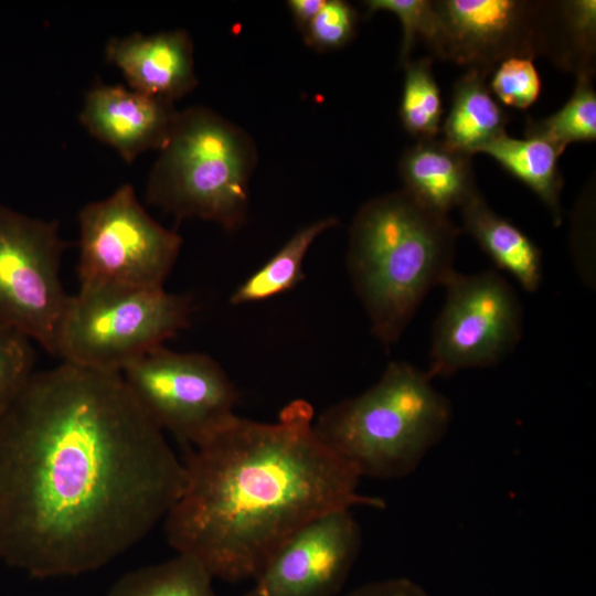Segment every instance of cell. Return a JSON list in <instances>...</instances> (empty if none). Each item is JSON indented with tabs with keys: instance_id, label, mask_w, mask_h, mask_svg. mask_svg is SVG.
<instances>
[{
	"instance_id": "obj_1",
	"label": "cell",
	"mask_w": 596,
	"mask_h": 596,
	"mask_svg": "<svg viewBox=\"0 0 596 596\" xmlns=\"http://www.w3.org/2000/svg\"><path fill=\"white\" fill-rule=\"evenodd\" d=\"M184 481L121 374L35 371L0 419V560L41 579L97 571L166 518Z\"/></svg>"
},
{
	"instance_id": "obj_10",
	"label": "cell",
	"mask_w": 596,
	"mask_h": 596,
	"mask_svg": "<svg viewBox=\"0 0 596 596\" xmlns=\"http://www.w3.org/2000/svg\"><path fill=\"white\" fill-rule=\"evenodd\" d=\"M444 306L433 332L429 366L435 376L501 362L522 337V307L514 289L494 270L445 279Z\"/></svg>"
},
{
	"instance_id": "obj_6",
	"label": "cell",
	"mask_w": 596,
	"mask_h": 596,
	"mask_svg": "<svg viewBox=\"0 0 596 596\" xmlns=\"http://www.w3.org/2000/svg\"><path fill=\"white\" fill-rule=\"evenodd\" d=\"M192 298L159 289H78L70 295L54 355L118 373L189 326Z\"/></svg>"
},
{
	"instance_id": "obj_2",
	"label": "cell",
	"mask_w": 596,
	"mask_h": 596,
	"mask_svg": "<svg viewBox=\"0 0 596 596\" xmlns=\"http://www.w3.org/2000/svg\"><path fill=\"white\" fill-rule=\"evenodd\" d=\"M305 400L275 422L234 416L188 447L185 481L163 519L170 546L213 578L254 579L290 536L315 519L358 507L385 508L360 492L361 477L319 436Z\"/></svg>"
},
{
	"instance_id": "obj_27",
	"label": "cell",
	"mask_w": 596,
	"mask_h": 596,
	"mask_svg": "<svg viewBox=\"0 0 596 596\" xmlns=\"http://www.w3.org/2000/svg\"><path fill=\"white\" fill-rule=\"evenodd\" d=\"M356 24L358 12L349 2L326 0L304 32V39L317 51L337 50L353 39Z\"/></svg>"
},
{
	"instance_id": "obj_17",
	"label": "cell",
	"mask_w": 596,
	"mask_h": 596,
	"mask_svg": "<svg viewBox=\"0 0 596 596\" xmlns=\"http://www.w3.org/2000/svg\"><path fill=\"white\" fill-rule=\"evenodd\" d=\"M488 74L469 68L454 85L448 116L440 127L443 140L469 155L505 132L509 115L494 99Z\"/></svg>"
},
{
	"instance_id": "obj_5",
	"label": "cell",
	"mask_w": 596,
	"mask_h": 596,
	"mask_svg": "<svg viewBox=\"0 0 596 596\" xmlns=\"http://www.w3.org/2000/svg\"><path fill=\"white\" fill-rule=\"evenodd\" d=\"M257 161L253 139L204 107L178 113L147 183V201L178 220L201 219L226 231L246 217Z\"/></svg>"
},
{
	"instance_id": "obj_22",
	"label": "cell",
	"mask_w": 596,
	"mask_h": 596,
	"mask_svg": "<svg viewBox=\"0 0 596 596\" xmlns=\"http://www.w3.org/2000/svg\"><path fill=\"white\" fill-rule=\"evenodd\" d=\"M400 119L417 140L437 138L441 127L443 102L432 71V58L406 62Z\"/></svg>"
},
{
	"instance_id": "obj_19",
	"label": "cell",
	"mask_w": 596,
	"mask_h": 596,
	"mask_svg": "<svg viewBox=\"0 0 596 596\" xmlns=\"http://www.w3.org/2000/svg\"><path fill=\"white\" fill-rule=\"evenodd\" d=\"M329 216L299 228L262 267L247 277L230 297L233 306L264 301L291 290L305 279L304 259L313 242L336 226Z\"/></svg>"
},
{
	"instance_id": "obj_16",
	"label": "cell",
	"mask_w": 596,
	"mask_h": 596,
	"mask_svg": "<svg viewBox=\"0 0 596 596\" xmlns=\"http://www.w3.org/2000/svg\"><path fill=\"white\" fill-rule=\"evenodd\" d=\"M460 211L464 230L493 264L509 273L524 290L536 291L543 279L539 246L512 222L497 214L480 193Z\"/></svg>"
},
{
	"instance_id": "obj_4",
	"label": "cell",
	"mask_w": 596,
	"mask_h": 596,
	"mask_svg": "<svg viewBox=\"0 0 596 596\" xmlns=\"http://www.w3.org/2000/svg\"><path fill=\"white\" fill-rule=\"evenodd\" d=\"M432 380L408 362L393 361L368 390L323 411L316 430L361 478L407 477L451 424V404Z\"/></svg>"
},
{
	"instance_id": "obj_26",
	"label": "cell",
	"mask_w": 596,
	"mask_h": 596,
	"mask_svg": "<svg viewBox=\"0 0 596 596\" xmlns=\"http://www.w3.org/2000/svg\"><path fill=\"white\" fill-rule=\"evenodd\" d=\"M541 78L532 58L512 56L496 67L489 88L498 99L518 109H526L541 93Z\"/></svg>"
},
{
	"instance_id": "obj_18",
	"label": "cell",
	"mask_w": 596,
	"mask_h": 596,
	"mask_svg": "<svg viewBox=\"0 0 596 596\" xmlns=\"http://www.w3.org/2000/svg\"><path fill=\"white\" fill-rule=\"evenodd\" d=\"M479 153L491 157L524 183L549 209L554 223H561L560 196L563 178L557 163L563 151L538 137L513 138L504 132L485 146Z\"/></svg>"
},
{
	"instance_id": "obj_3",
	"label": "cell",
	"mask_w": 596,
	"mask_h": 596,
	"mask_svg": "<svg viewBox=\"0 0 596 596\" xmlns=\"http://www.w3.org/2000/svg\"><path fill=\"white\" fill-rule=\"evenodd\" d=\"M460 228L404 190L365 202L349 233L348 270L385 347L398 341L429 290L455 270Z\"/></svg>"
},
{
	"instance_id": "obj_23",
	"label": "cell",
	"mask_w": 596,
	"mask_h": 596,
	"mask_svg": "<svg viewBox=\"0 0 596 596\" xmlns=\"http://www.w3.org/2000/svg\"><path fill=\"white\" fill-rule=\"evenodd\" d=\"M370 17L379 11L393 13L403 30L400 63L409 61L411 52L422 39L439 58L444 60L446 29L435 1L430 0H366L362 2Z\"/></svg>"
},
{
	"instance_id": "obj_29",
	"label": "cell",
	"mask_w": 596,
	"mask_h": 596,
	"mask_svg": "<svg viewBox=\"0 0 596 596\" xmlns=\"http://www.w3.org/2000/svg\"><path fill=\"white\" fill-rule=\"evenodd\" d=\"M326 0H290L287 7L290 10L292 19L304 34L310 22L320 11Z\"/></svg>"
},
{
	"instance_id": "obj_7",
	"label": "cell",
	"mask_w": 596,
	"mask_h": 596,
	"mask_svg": "<svg viewBox=\"0 0 596 596\" xmlns=\"http://www.w3.org/2000/svg\"><path fill=\"white\" fill-rule=\"evenodd\" d=\"M78 224V289L164 288L182 238L148 214L130 184L85 205Z\"/></svg>"
},
{
	"instance_id": "obj_28",
	"label": "cell",
	"mask_w": 596,
	"mask_h": 596,
	"mask_svg": "<svg viewBox=\"0 0 596 596\" xmlns=\"http://www.w3.org/2000/svg\"><path fill=\"white\" fill-rule=\"evenodd\" d=\"M345 596H429L416 582L407 577H394L361 585Z\"/></svg>"
},
{
	"instance_id": "obj_14",
	"label": "cell",
	"mask_w": 596,
	"mask_h": 596,
	"mask_svg": "<svg viewBox=\"0 0 596 596\" xmlns=\"http://www.w3.org/2000/svg\"><path fill=\"white\" fill-rule=\"evenodd\" d=\"M105 57L131 89L173 103L196 85L193 43L182 29L108 40Z\"/></svg>"
},
{
	"instance_id": "obj_24",
	"label": "cell",
	"mask_w": 596,
	"mask_h": 596,
	"mask_svg": "<svg viewBox=\"0 0 596 596\" xmlns=\"http://www.w3.org/2000/svg\"><path fill=\"white\" fill-rule=\"evenodd\" d=\"M558 64L592 70L596 40L595 0L557 2Z\"/></svg>"
},
{
	"instance_id": "obj_25",
	"label": "cell",
	"mask_w": 596,
	"mask_h": 596,
	"mask_svg": "<svg viewBox=\"0 0 596 596\" xmlns=\"http://www.w3.org/2000/svg\"><path fill=\"white\" fill-rule=\"evenodd\" d=\"M32 343L0 324V419L35 372Z\"/></svg>"
},
{
	"instance_id": "obj_15",
	"label": "cell",
	"mask_w": 596,
	"mask_h": 596,
	"mask_svg": "<svg viewBox=\"0 0 596 596\" xmlns=\"http://www.w3.org/2000/svg\"><path fill=\"white\" fill-rule=\"evenodd\" d=\"M471 157L443 139L417 140L398 162L403 190L424 207L448 215L479 193Z\"/></svg>"
},
{
	"instance_id": "obj_13",
	"label": "cell",
	"mask_w": 596,
	"mask_h": 596,
	"mask_svg": "<svg viewBox=\"0 0 596 596\" xmlns=\"http://www.w3.org/2000/svg\"><path fill=\"white\" fill-rule=\"evenodd\" d=\"M178 113L171 102L121 85L98 84L86 93L79 121L131 162L166 146Z\"/></svg>"
},
{
	"instance_id": "obj_20",
	"label": "cell",
	"mask_w": 596,
	"mask_h": 596,
	"mask_svg": "<svg viewBox=\"0 0 596 596\" xmlns=\"http://www.w3.org/2000/svg\"><path fill=\"white\" fill-rule=\"evenodd\" d=\"M213 579L195 557L177 553L170 560L127 572L107 596H217Z\"/></svg>"
},
{
	"instance_id": "obj_12",
	"label": "cell",
	"mask_w": 596,
	"mask_h": 596,
	"mask_svg": "<svg viewBox=\"0 0 596 596\" xmlns=\"http://www.w3.org/2000/svg\"><path fill=\"white\" fill-rule=\"evenodd\" d=\"M362 546L352 510H337L309 522L266 562L241 596H336Z\"/></svg>"
},
{
	"instance_id": "obj_9",
	"label": "cell",
	"mask_w": 596,
	"mask_h": 596,
	"mask_svg": "<svg viewBox=\"0 0 596 596\" xmlns=\"http://www.w3.org/2000/svg\"><path fill=\"white\" fill-rule=\"evenodd\" d=\"M65 247L56 221L31 217L0 202V324L53 355L70 298L61 279Z\"/></svg>"
},
{
	"instance_id": "obj_8",
	"label": "cell",
	"mask_w": 596,
	"mask_h": 596,
	"mask_svg": "<svg viewBox=\"0 0 596 596\" xmlns=\"http://www.w3.org/2000/svg\"><path fill=\"white\" fill-rule=\"evenodd\" d=\"M121 376L147 417L187 447L204 443L236 416V387L207 354L161 345L128 365Z\"/></svg>"
},
{
	"instance_id": "obj_21",
	"label": "cell",
	"mask_w": 596,
	"mask_h": 596,
	"mask_svg": "<svg viewBox=\"0 0 596 596\" xmlns=\"http://www.w3.org/2000/svg\"><path fill=\"white\" fill-rule=\"evenodd\" d=\"M593 70L577 72L574 92L562 108L542 119L528 118L524 136L544 139L561 151L577 141L596 139V93Z\"/></svg>"
},
{
	"instance_id": "obj_11",
	"label": "cell",
	"mask_w": 596,
	"mask_h": 596,
	"mask_svg": "<svg viewBox=\"0 0 596 596\" xmlns=\"http://www.w3.org/2000/svg\"><path fill=\"white\" fill-rule=\"evenodd\" d=\"M446 29L444 60L489 74L512 56L555 52V2L435 1Z\"/></svg>"
}]
</instances>
